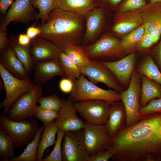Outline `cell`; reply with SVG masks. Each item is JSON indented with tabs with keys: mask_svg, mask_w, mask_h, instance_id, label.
<instances>
[{
	"mask_svg": "<svg viewBox=\"0 0 161 161\" xmlns=\"http://www.w3.org/2000/svg\"><path fill=\"white\" fill-rule=\"evenodd\" d=\"M39 27L41 32L37 37L51 41L61 52L64 51L69 45L81 44L85 31V17L57 7Z\"/></svg>",
	"mask_w": 161,
	"mask_h": 161,
	"instance_id": "obj_1",
	"label": "cell"
},
{
	"mask_svg": "<svg viewBox=\"0 0 161 161\" xmlns=\"http://www.w3.org/2000/svg\"><path fill=\"white\" fill-rule=\"evenodd\" d=\"M161 121V113L149 114L120 131L107 149L113 153L112 158L114 160L127 152H137L157 134Z\"/></svg>",
	"mask_w": 161,
	"mask_h": 161,
	"instance_id": "obj_2",
	"label": "cell"
},
{
	"mask_svg": "<svg viewBox=\"0 0 161 161\" xmlns=\"http://www.w3.org/2000/svg\"><path fill=\"white\" fill-rule=\"evenodd\" d=\"M0 128L13 140L15 147L26 146L35 137L39 127L36 120L27 119L15 121L5 114H0Z\"/></svg>",
	"mask_w": 161,
	"mask_h": 161,
	"instance_id": "obj_3",
	"label": "cell"
},
{
	"mask_svg": "<svg viewBox=\"0 0 161 161\" xmlns=\"http://www.w3.org/2000/svg\"><path fill=\"white\" fill-rule=\"evenodd\" d=\"M74 83L69 98L73 103L89 100H101L110 103L121 100L120 93L112 89L107 90L99 87L82 74Z\"/></svg>",
	"mask_w": 161,
	"mask_h": 161,
	"instance_id": "obj_4",
	"label": "cell"
},
{
	"mask_svg": "<svg viewBox=\"0 0 161 161\" xmlns=\"http://www.w3.org/2000/svg\"><path fill=\"white\" fill-rule=\"evenodd\" d=\"M141 80L140 74L136 69L133 73L128 87L120 94L121 100L126 114L125 127H129L140 120L144 116L139 114L141 108Z\"/></svg>",
	"mask_w": 161,
	"mask_h": 161,
	"instance_id": "obj_5",
	"label": "cell"
},
{
	"mask_svg": "<svg viewBox=\"0 0 161 161\" xmlns=\"http://www.w3.org/2000/svg\"><path fill=\"white\" fill-rule=\"evenodd\" d=\"M103 7H95L85 15V31L81 45L87 46L96 41L109 25V11Z\"/></svg>",
	"mask_w": 161,
	"mask_h": 161,
	"instance_id": "obj_6",
	"label": "cell"
},
{
	"mask_svg": "<svg viewBox=\"0 0 161 161\" xmlns=\"http://www.w3.org/2000/svg\"><path fill=\"white\" fill-rule=\"evenodd\" d=\"M43 91L41 85L35 84L31 90L21 95L7 112L4 114L15 121L32 117L34 116L37 106V103L41 96Z\"/></svg>",
	"mask_w": 161,
	"mask_h": 161,
	"instance_id": "obj_7",
	"label": "cell"
},
{
	"mask_svg": "<svg viewBox=\"0 0 161 161\" xmlns=\"http://www.w3.org/2000/svg\"><path fill=\"white\" fill-rule=\"evenodd\" d=\"M86 47L89 58L100 61H116L125 54L121 40L108 33H105L95 43Z\"/></svg>",
	"mask_w": 161,
	"mask_h": 161,
	"instance_id": "obj_8",
	"label": "cell"
},
{
	"mask_svg": "<svg viewBox=\"0 0 161 161\" xmlns=\"http://www.w3.org/2000/svg\"><path fill=\"white\" fill-rule=\"evenodd\" d=\"M0 75L6 92L5 99L0 104L6 114L16 100L22 94L30 91L35 85L30 79H20L13 76L0 63Z\"/></svg>",
	"mask_w": 161,
	"mask_h": 161,
	"instance_id": "obj_9",
	"label": "cell"
},
{
	"mask_svg": "<svg viewBox=\"0 0 161 161\" xmlns=\"http://www.w3.org/2000/svg\"><path fill=\"white\" fill-rule=\"evenodd\" d=\"M61 151L63 161H89L90 155L85 146L83 129L65 132Z\"/></svg>",
	"mask_w": 161,
	"mask_h": 161,
	"instance_id": "obj_10",
	"label": "cell"
},
{
	"mask_svg": "<svg viewBox=\"0 0 161 161\" xmlns=\"http://www.w3.org/2000/svg\"><path fill=\"white\" fill-rule=\"evenodd\" d=\"M112 103L101 100H89L74 103L77 112L86 121L96 125H106Z\"/></svg>",
	"mask_w": 161,
	"mask_h": 161,
	"instance_id": "obj_11",
	"label": "cell"
},
{
	"mask_svg": "<svg viewBox=\"0 0 161 161\" xmlns=\"http://www.w3.org/2000/svg\"><path fill=\"white\" fill-rule=\"evenodd\" d=\"M85 146L90 155L107 149L112 139L106 125H96L86 121L83 128Z\"/></svg>",
	"mask_w": 161,
	"mask_h": 161,
	"instance_id": "obj_12",
	"label": "cell"
},
{
	"mask_svg": "<svg viewBox=\"0 0 161 161\" xmlns=\"http://www.w3.org/2000/svg\"><path fill=\"white\" fill-rule=\"evenodd\" d=\"M81 72L95 84L103 83L120 93L124 90L112 72L100 61L91 59L89 65L81 69Z\"/></svg>",
	"mask_w": 161,
	"mask_h": 161,
	"instance_id": "obj_13",
	"label": "cell"
},
{
	"mask_svg": "<svg viewBox=\"0 0 161 161\" xmlns=\"http://www.w3.org/2000/svg\"><path fill=\"white\" fill-rule=\"evenodd\" d=\"M137 61V55L133 52L116 61H100L112 72L122 87L127 89L135 69Z\"/></svg>",
	"mask_w": 161,
	"mask_h": 161,
	"instance_id": "obj_14",
	"label": "cell"
},
{
	"mask_svg": "<svg viewBox=\"0 0 161 161\" xmlns=\"http://www.w3.org/2000/svg\"><path fill=\"white\" fill-rule=\"evenodd\" d=\"M77 112L73 103L69 99L64 100L55 120L58 129L65 132L83 129L84 122L78 117Z\"/></svg>",
	"mask_w": 161,
	"mask_h": 161,
	"instance_id": "obj_15",
	"label": "cell"
},
{
	"mask_svg": "<svg viewBox=\"0 0 161 161\" xmlns=\"http://www.w3.org/2000/svg\"><path fill=\"white\" fill-rule=\"evenodd\" d=\"M33 70L35 84L46 83L56 76H66L59 58L35 62Z\"/></svg>",
	"mask_w": 161,
	"mask_h": 161,
	"instance_id": "obj_16",
	"label": "cell"
},
{
	"mask_svg": "<svg viewBox=\"0 0 161 161\" xmlns=\"http://www.w3.org/2000/svg\"><path fill=\"white\" fill-rule=\"evenodd\" d=\"M140 9L145 32L158 41L161 37V3H149Z\"/></svg>",
	"mask_w": 161,
	"mask_h": 161,
	"instance_id": "obj_17",
	"label": "cell"
},
{
	"mask_svg": "<svg viewBox=\"0 0 161 161\" xmlns=\"http://www.w3.org/2000/svg\"><path fill=\"white\" fill-rule=\"evenodd\" d=\"M108 118L106 124L112 140L125 127L126 114L123 103L120 100L112 103L108 110Z\"/></svg>",
	"mask_w": 161,
	"mask_h": 161,
	"instance_id": "obj_18",
	"label": "cell"
},
{
	"mask_svg": "<svg viewBox=\"0 0 161 161\" xmlns=\"http://www.w3.org/2000/svg\"><path fill=\"white\" fill-rule=\"evenodd\" d=\"M33 11L30 0H16L3 19L0 30L5 31L7 26L12 21L22 22L29 19Z\"/></svg>",
	"mask_w": 161,
	"mask_h": 161,
	"instance_id": "obj_19",
	"label": "cell"
},
{
	"mask_svg": "<svg viewBox=\"0 0 161 161\" xmlns=\"http://www.w3.org/2000/svg\"><path fill=\"white\" fill-rule=\"evenodd\" d=\"M30 51L35 62L58 58L61 52L51 41L38 37L32 40Z\"/></svg>",
	"mask_w": 161,
	"mask_h": 161,
	"instance_id": "obj_20",
	"label": "cell"
},
{
	"mask_svg": "<svg viewBox=\"0 0 161 161\" xmlns=\"http://www.w3.org/2000/svg\"><path fill=\"white\" fill-rule=\"evenodd\" d=\"M1 52L0 63L8 72L19 79L30 78L29 74L10 46Z\"/></svg>",
	"mask_w": 161,
	"mask_h": 161,
	"instance_id": "obj_21",
	"label": "cell"
},
{
	"mask_svg": "<svg viewBox=\"0 0 161 161\" xmlns=\"http://www.w3.org/2000/svg\"><path fill=\"white\" fill-rule=\"evenodd\" d=\"M143 24L140 13H134L123 19L115 14L110 34L120 35L129 33Z\"/></svg>",
	"mask_w": 161,
	"mask_h": 161,
	"instance_id": "obj_22",
	"label": "cell"
},
{
	"mask_svg": "<svg viewBox=\"0 0 161 161\" xmlns=\"http://www.w3.org/2000/svg\"><path fill=\"white\" fill-rule=\"evenodd\" d=\"M140 75L141 80L140 104L141 107L154 99L161 98V85L145 75L140 74Z\"/></svg>",
	"mask_w": 161,
	"mask_h": 161,
	"instance_id": "obj_23",
	"label": "cell"
},
{
	"mask_svg": "<svg viewBox=\"0 0 161 161\" xmlns=\"http://www.w3.org/2000/svg\"><path fill=\"white\" fill-rule=\"evenodd\" d=\"M58 130L55 120L44 125L37 153V161H42L46 149L55 144V137Z\"/></svg>",
	"mask_w": 161,
	"mask_h": 161,
	"instance_id": "obj_24",
	"label": "cell"
},
{
	"mask_svg": "<svg viewBox=\"0 0 161 161\" xmlns=\"http://www.w3.org/2000/svg\"><path fill=\"white\" fill-rule=\"evenodd\" d=\"M95 0H59L58 7L76 14L85 16L95 6Z\"/></svg>",
	"mask_w": 161,
	"mask_h": 161,
	"instance_id": "obj_25",
	"label": "cell"
},
{
	"mask_svg": "<svg viewBox=\"0 0 161 161\" xmlns=\"http://www.w3.org/2000/svg\"><path fill=\"white\" fill-rule=\"evenodd\" d=\"M63 52L80 70L90 63L91 59L89 58L86 47L81 44L69 45Z\"/></svg>",
	"mask_w": 161,
	"mask_h": 161,
	"instance_id": "obj_26",
	"label": "cell"
},
{
	"mask_svg": "<svg viewBox=\"0 0 161 161\" xmlns=\"http://www.w3.org/2000/svg\"><path fill=\"white\" fill-rule=\"evenodd\" d=\"M140 74L145 75L161 85V71L151 55L145 58L138 64L136 69Z\"/></svg>",
	"mask_w": 161,
	"mask_h": 161,
	"instance_id": "obj_27",
	"label": "cell"
},
{
	"mask_svg": "<svg viewBox=\"0 0 161 161\" xmlns=\"http://www.w3.org/2000/svg\"><path fill=\"white\" fill-rule=\"evenodd\" d=\"M145 32V27L143 24L122 38L121 44L125 54L134 52Z\"/></svg>",
	"mask_w": 161,
	"mask_h": 161,
	"instance_id": "obj_28",
	"label": "cell"
},
{
	"mask_svg": "<svg viewBox=\"0 0 161 161\" xmlns=\"http://www.w3.org/2000/svg\"><path fill=\"white\" fill-rule=\"evenodd\" d=\"M44 128V126H40L34 139L27 145L23 152L18 157L10 159L9 161H37L38 146Z\"/></svg>",
	"mask_w": 161,
	"mask_h": 161,
	"instance_id": "obj_29",
	"label": "cell"
},
{
	"mask_svg": "<svg viewBox=\"0 0 161 161\" xmlns=\"http://www.w3.org/2000/svg\"><path fill=\"white\" fill-rule=\"evenodd\" d=\"M30 44L23 46L19 44L18 41H13L9 45L29 74L33 69L35 62L31 54Z\"/></svg>",
	"mask_w": 161,
	"mask_h": 161,
	"instance_id": "obj_30",
	"label": "cell"
},
{
	"mask_svg": "<svg viewBox=\"0 0 161 161\" xmlns=\"http://www.w3.org/2000/svg\"><path fill=\"white\" fill-rule=\"evenodd\" d=\"M58 0H30L33 7L38 10L37 18L41 20L42 23L45 22L50 13L58 7Z\"/></svg>",
	"mask_w": 161,
	"mask_h": 161,
	"instance_id": "obj_31",
	"label": "cell"
},
{
	"mask_svg": "<svg viewBox=\"0 0 161 161\" xmlns=\"http://www.w3.org/2000/svg\"><path fill=\"white\" fill-rule=\"evenodd\" d=\"M15 147L12 140L0 128V161H9L13 158Z\"/></svg>",
	"mask_w": 161,
	"mask_h": 161,
	"instance_id": "obj_32",
	"label": "cell"
},
{
	"mask_svg": "<svg viewBox=\"0 0 161 161\" xmlns=\"http://www.w3.org/2000/svg\"><path fill=\"white\" fill-rule=\"evenodd\" d=\"M59 58L66 76L74 82L82 74L80 69L66 55L64 52L60 53Z\"/></svg>",
	"mask_w": 161,
	"mask_h": 161,
	"instance_id": "obj_33",
	"label": "cell"
},
{
	"mask_svg": "<svg viewBox=\"0 0 161 161\" xmlns=\"http://www.w3.org/2000/svg\"><path fill=\"white\" fill-rule=\"evenodd\" d=\"M64 100L58 97L56 94L41 97L38 101L41 107L58 112L62 106Z\"/></svg>",
	"mask_w": 161,
	"mask_h": 161,
	"instance_id": "obj_34",
	"label": "cell"
},
{
	"mask_svg": "<svg viewBox=\"0 0 161 161\" xmlns=\"http://www.w3.org/2000/svg\"><path fill=\"white\" fill-rule=\"evenodd\" d=\"M64 134L65 132L58 130L57 134V139L53 150L47 157L43 158L42 161H63L61 144Z\"/></svg>",
	"mask_w": 161,
	"mask_h": 161,
	"instance_id": "obj_35",
	"label": "cell"
},
{
	"mask_svg": "<svg viewBox=\"0 0 161 161\" xmlns=\"http://www.w3.org/2000/svg\"><path fill=\"white\" fill-rule=\"evenodd\" d=\"M146 4L145 0H123L118 6L116 13H121L140 9Z\"/></svg>",
	"mask_w": 161,
	"mask_h": 161,
	"instance_id": "obj_36",
	"label": "cell"
},
{
	"mask_svg": "<svg viewBox=\"0 0 161 161\" xmlns=\"http://www.w3.org/2000/svg\"><path fill=\"white\" fill-rule=\"evenodd\" d=\"M58 115V112L44 109L37 105L34 116L44 125L55 120Z\"/></svg>",
	"mask_w": 161,
	"mask_h": 161,
	"instance_id": "obj_37",
	"label": "cell"
},
{
	"mask_svg": "<svg viewBox=\"0 0 161 161\" xmlns=\"http://www.w3.org/2000/svg\"><path fill=\"white\" fill-rule=\"evenodd\" d=\"M161 113V98L149 101L145 106L140 108L139 114L142 116Z\"/></svg>",
	"mask_w": 161,
	"mask_h": 161,
	"instance_id": "obj_38",
	"label": "cell"
},
{
	"mask_svg": "<svg viewBox=\"0 0 161 161\" xmlns=\"http://www.w3.org/2000/svg\"><path fill=\"white\" fill-rule=\"evenodd\" d=\"M123 0H95V6L103 7L110 11L116 10Z\"/></svg>",
	"mask_w": 161,
	"mask_h": 161,
	"instance_id": "obj_39",
	"label": "cell"
},
{
	"mask_svg": "<svg viewBox=\"0 0 161 161\" xmlns=\"http://www.w3.org/2000/svg\"><path fill=\"white\" fill-rule=\"evenodd\" d=\"M113 155L111 151L106 149L90 156L89 161H108Z\"/></svg>",
	"mask_w": 161,
	"mask_h": 161,
	"instance_id": "obj_40",
	"label": "cell"
},
{
	"mask_svg": "<svg viewBox=\"0 0 161 161\" xmlns=\"http://www.w3.org/2000/svg\"><path fill=\"white\" fill-rule=\"evenodd\" d=\"M158 41L153 37L145 32L138 44L137 48L143 49L149 48Z\"/></svg>",
	"mask_w": 161,
	"mask_h": 161,
	"instance_id": "obj_41",
	"label": "cell"
},
{
	"mask_svg": "<svg viewBox=\"0 0 161 161\" xmlns=\"http://www.w3.org/2000/svg\"><path fill=\"white\" fill-rule=\"evenodd\" d=\"M74 86V81L67 77L61 79L59 83L60 90L66 94L71 93L73 89Z\"/></svg>",
	"mask_w": 161,
	"mask_h": 161,
	"instance_id": "obj_42",
	"label": "cell"
},
{
	"mask_svg": "<svg viewBox=\"0 0 161 161\" xmlns=\"http://www.w3.org/2000/svg\"><path fill=\"white\" fill-rule=\"evenodd\" d=\"M160 42L154 48L153 52V59L161 71V37Z\"/></svg>",
	"mask_w": 161,
	"mask_h": 161,
	"instance_id": "obj_43",
	"label": "cell"
},
{
	"mask_svg": "<svg viewBox=\"0 0 161 161\" xmlns=\"http://www.w3.org/2000/svg\"><path fill=\"white\" fill-rule=\"evenodd\" d=\"M9 41L7 38V34L5 31L0 30V51H2L7 46Z\"/></svg>",
	"mask_w": 161,
	"mask_h": 161,
	"instance_id": "obj_44",
	"label": "cell"
},
{
	"mask_svg": "<svg viewBox=\"0 0 161 161\" xmlns=\"http://www.w3.org/2000/svg\"><path fill=\"white\" fill-rule=\"evenodd\" d=\"M40 28L34 27H30L28 28L26 34L32 39L37 37L41 33Z\"/></svg>",
	"mask_w": 161,
	"mask_h": 161,
	"instance_id": "obj_45",
	"label": "cell"
},
{
	"mask_svg": "<svg viewBox=\"0 0 161 161\" xmlns=\"http://www.w3.org/2000/svg\"><path fill=\"white\" fill-rule=\"evenodd\" d=\"M32 40L26 34H20L19 35L18 42L21 45L28 46L30 44Z\"/></svg>",
	"mask_w": 161,
	"mask_h": 161,
	"instance_id": "obj_46",
	"label": "cell"
},
{
	"mask_svg": "<svg viewBox=\"0 0 161 161\" xmlns=\"http://www.w3.org/2000/svg\"><path fill=\"white\" fill-rule=\"evenodd\" d=\"M13 0H0V10L2 14H4L13 3Z\"/></svg>",
	"mask_w": 161,
	"mask_h": 161,
	"instance_id": "obj_47",
	"label": "cell"
},
{
	"mask_svg": "<svg viewBox=\"0 0 161 161\" xmlns=\"http://www.w3.org/2000/svg\"><path fill=\"white\" fill-rule=\"evenodd\" d=\"M149 3H161V0H150Z\"/></svg>",
	"mask_w": 161,
	"mask_h": 161,
	"instance_id": "obj_48",
	"label": "cell"
},
{
	"mask_svg": "<svg viewBox=\"0 0 161 161\" xmlns=\"http://www.w3.org/2000/svg\"><path fill=\"white\" fill-rule=\"evenodd\" d=\"M158 131L159 132H161V121L160 123L158 128Z\"/></svg>",
	"mask_w": 161,
	"mask_h": 161,
	"instance_id": "obj_49",
	"label": "cell"
},
{
	"mask_svg": "<svg viewBox=\"0 0 161 161\" xmlns=\"http://www.w3.org/2000/svg\"><path fill=\"white\" fill-rule=\"evenodd\" d=\"M160 134V135L161 138V132H159Z\"/></svg>",
	"mask_w": 161,
	"mask_h": 161,
	"instance_id": "obj_50",
	"label": "cell"
},
{
	"mask_svg": "<svg viewBox=\"0 0 161 161\" xmlns=\"http://www.w3.org/2000/svg\"><path fill=\"white\" fill-rule=\"evenodd\" d=\"M145 0V1H147V0H149V1H150V0Z\"/></svg>",
	"mask_w": 161,
	"mask_h": 161,
	"instance_id": "obj_51",
	"label": "cell"
},
{
	"mask_svg": "<svg viewBox=\"0 0 161 161\" xmlns=\"http://www.w3.org/2000/svg\"></svg>",
	"mask_w": 161,
	"mask_h": 161,
	"instance_id": "obj_52",
	"label": "cell"
}]
</instances>
